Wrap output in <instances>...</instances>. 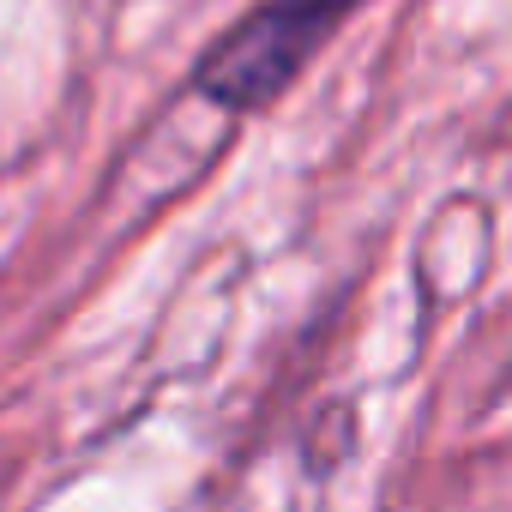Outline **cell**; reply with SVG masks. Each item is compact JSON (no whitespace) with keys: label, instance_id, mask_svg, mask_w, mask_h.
<instances>
[{"label":"cell","instance_id":"obj_1","mask_svg":"<svg viewBox=\"0 0 512 512\" xmlns=\"http://www.w3.org/2000/svg\"><path fill=\"white\" fill-rule=\"evenodd\" d=\"M356 7L362 0H260L229 37H217L199 55V67H193L199 97L229 115L272 109Z\"/></svg>","mask_w":512,"mask_h":512}]
</instances>
